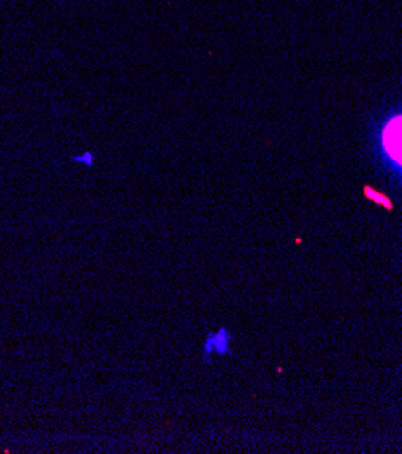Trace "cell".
<instances>
[{
    "label": "cell",
    "mask_w": 402,
    "mask_h": 454,
    "mask_svg": "<svg viewBox=\"0 0 402 454\" xmlns=\"http://www.w3.org/2000/svg\"><path fill=\"white\" fill-rule=\"evenodd\" d=\"M384 145L388 149V153L398 161L402 163V118L393 120L384 134Z\"/></svg>",
    "instance_id": "1"
},
{
    "label": "cell",
    "mask_w": 402,
    "mask_h": 454,
    "mask_svg": "<svg viewBox=\"0 0 402 454\" xmlns=\"http://www.w3.org/2000/svg\"><path fill=\"white\" fill-rule=\"evenodd\" d=\"M229 344H231V333L227 330H219L216 333H210L205 340V355L216 353V355H223L229 351Z\"/></svg>",
    "instance_id": "2"
},
{
    "label": "cell",
    "mask_w": 402,
    "mask_h": 454,
    "mask_svg": "<svg viewBox=\"0 0 402 454\" xmlns=\"http://www.w3.org/2000/svg\"><path fill=\"white\" fill-rule=\"evenodd\" d=\"M75 161H80V163H87V165H91V161H93V156L91 154H82V156H76L75 158Z\"/></svg>",
    "instance_id": "3"
}]
</instances>
